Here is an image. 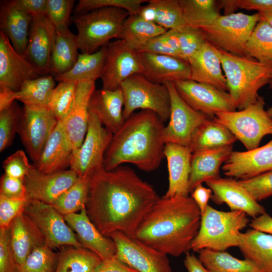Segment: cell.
<instances>
[{"label":"cell","mask_w":272,"mask_h":272,"mask_svg":"<svg viewBox=\"0 0 272 272\" xmlns=\"http://www.w3.org/2000/svg\"><path fill=\"white\" fill-rule=\"evenodd\" d=\"M159 198L153 187L129 167L120 165L111 171L103 167L90 178L86 210L104 236L119 231L133 238Z\"/></svg>","instance_id":"6da1fadb"},{"label":"cell","mask_w":272,"mask_h":272,"mask_svg":"<svg viewBox=\"0 0 272 272\" xmlns=\"http://www.w3.org/2000/svg\"><path fill=\"white\" fill-rule=\"evenodd\" d=\"M201 217L191 196L159 197L133 238L165 254L178 257L191 249Z\"/></svg>","instance_id":"7a4b0ae2"},{"label":"cell","mask_w":272,"mask_h":272,"mask_svg":"<svg viewBox=\"0 0 272 272\" xmlns=\"http://www.w3.org/2000/svg\"><path fill=\"white\" fill-rule=\"evenodd\" d=\"M165 126L152 111L132 114L113 134L104 156V168L111 171L127 163L147 172L157 169L165 157Z\"/></svg>","instance_id":"3957f363"},{"label":"cell","mask_w":272,"mask_h":272,"mask_svg":"<svg viewBox=\"0 0 272 272\" xmlns=\"http://www.w3.org/2000/svg\"><path fill=\"white\" fill-rule=\"evenodd\" d=\"M216 49L236 109L241 110L255 103L260 97L259 90L272 81V66Z\"/></svg>","instance_id":"277c9868"},{"label":"cell","mask_w":272,"mask_h":272,"mask_svg":"<svg viewBox=\"0 0 272 272\" xmlns=\"http://www.w3.org/2000/svg\"><path fill=\"white\" fill-rule=\"evenodd\" d=\"M249 224L247 215L242 211H221L208 205L201 215L200 228L191 249L194 252L205 248L225 251L238 247L240 231Z\"/></svg>","instance_id":"5b68a950"},{"label":"cell","mask_w":272,"mask_h":272,"mask_svg":"<svg viewBox=\"0 0 272 272\" xmlns=\"http://www.w3.org/2000/svg\"><path fill=\"white\" fill-rule=\"evenodd\" d=\"M129 14L116 7H106L76 14L73 18L81 53L92 54L114 38L120 39L123 23Z\"/></svg>","instance_id":"8992f818"},{"label":"cell","mask_w":272,"mask_h":272,"mask_svg":"<svg viewBox=\"0 0 272 272\" xmlns=\"http://www.w3.org/2000/svg\"><path fill=\"white\" fill-rule=\"evenodd\" d=\"M260 20L259 12L252 15L233 13L221 15L212 25L199 29L206 41L215 48L246 57V43Z\"/></svg>","instance_id":"52a82bcc"},{"label":"cell","mask_w":272,"mask_h":272,"mask_svg":"<svg viewBox=\"0 0 272 272\" xmlns=\"http://www.w3.org/2000/svg\"><path fill=\"white\" fill-rule=\"evenodd\" d=\"M124 98L125 120L137 109L152 111L164 122L169 119L171 101L165 85L153 83L142 74L134 75L120 86Z\"/></svg>","instance_id":"ba28073f"},{"label":"cell","mask_w":272,"mask_h":272,"mask_svg":"<svg viewBox=\"0 0 272 272\" xmlns=\"http://www.w3.org/2000/svg\"><path fill=\"white\" fill-rule=\"evenodd\" d=\"M258 100L241 110L216 113L213 119L225 125L247 150L257 148L262 139L272 134V119Z\"/></svg>","instance_id":"9c48e42d"},{"label":"cell","mask_w":272,"mask_h":272,"mask_svg":"<svg viewBox=\"0 0 272 272\" xmlns=\"http://www.w3.org/2000/svg\"><path fill=\"white\" fill-rule=\"evenodd\" d=\"M112 137L113 134L103 127L97 116L89 113L85 138L81 147L72 152L70 169L78 177L90 178L103 167L104 156Z\"/></svg>","instance_id":"30bf717a"},{"label":"cell","mask_w":272,"mask_h":272,"mask_svg":"<svg viewBox=\"0 0 272 272\" xmlns=\"http://www.w3.org/2000/svg\"><path fill=\"white\" fill-rule=\"evenodd\" d=\"M116 248L115 257L139 272H172L167 255L116 231L110 235Z\"/></svg>","instance_id":"8fae6325"},{"label":"cell","mask_w":272,"mask_h":272,"mask_svg":"<svg viewBox=\"0 0 272 272\" xmlns=\"http://www.w3.org/2000/svg\"><path fill=\"white\" fill-rule=\"evenodd\" d=\"M58 123L49 107L24 105L18 133L31 159L36 162Z\"/></svg>","instance_id":"7c38bea8"},{"label":"cell","mask_w":272,"mask_h":272,"mask_svg":"<svg viewBox=\"0 0 272 272\" xmlns=\"http://www.w3.org/2000/svg\"><path fill=\"white\" fill-rule=\"evenodd\" d=\"M143 67L138 51L123 40L117 39L106 46L104 64L101 79L102 89L115 90L130 77L142 74Z\"/></svg>","instance_id":"4fadbf2b"},{"label":"cell","mask_w":272,"mask_h":272,"mask_svg":"<svg viewBox=\"0 0 272 272\" xmlns=\"http://www.w3.org/2000/svg\"><path fill=\"white\" fill-rule=\"evenodd\" d=\"M24 212L36 224L44 237L45 244L51 248L66 246L83 247L63 216L51 205L29 200Z\"/></svg>","instance_id":"5bb4252c"},{"label":"cell","mask_w":272,"mask_h":272,"mask_svg":"<svg viewBox=\"0 0 272 272\" xmlns=\"http://www.w3.org/2000/svg\"><path fill=\"white\" fill-rule=\"evenodd\" d=\"M165 85L170 96L171 109L169 122L165 126V143H172L189 147L196 128L210 118L191 108L180 96L173 82Z\"/></svg>","instance_id":"9a60e30c"},{"label":"cell","mask_w":272,"mask_h":272,"mask_svg":"<svg viewBox=\"0 0 272 272\" xmlns=\"http://www.w3.org/2000/svg\"><path fill=\"white\" fill-rule=\"evenodd\" d=\"M182 99L193 109L213 118L218 112L236 110L229 93L191 80L173 82Z\"/></svg>","instance_id":"2e32d148"},{"label":"cell","mask_w":272,"mask_h":272,"mask_svg":"<svg viewBox=\"0 0 272 272\" xmlns=\"http://www.w3.org/2000/svg\"><path fill=\"white\" fill-rule=\"evenodd\" d=\"M78 178L71 169L45 174L32 165L24 179L26 196L29 200L51 205L71 187Z\"/></svg>","instance_id":"e0dca14e"},{"label":"cell","mask_w":272,"mask_h":272,"mask_svg":"<svg viewBox=\"0 0 272 272\" xmlns=\"http://www.w3.org/2000/svg\"><path fill=\"white\" fill-rule=\"evenodd\" d=\"M43 76L25 57L12 46L0 31V90L18 91L28 80Z\"/></svg>","instance_id":"ac0fdd59"},{"label":"cell","mask_w":272,"mask_h":272,"mask_svg":"<svg viewBox=\"0 0 272 272\" xmlns=\"http://www.w3.org/2000/svg\"><path fill=\"white\" fill-rule=\"evenodd\" d=\"M24 56L42 76L51 75L55 29L45 16L33 17Z\"/></svg>","instance_id":"d6986e66"},{"label":"cell","mask_w":272,"mask_h":272,"mask_svg":"<svg viewBox=\"0 0 272 272\" xmlns=\"http://www.w3.org/2000/svg\"><path fill=\"white\" fill-rule=\"evenodd\" d=\"M222 170L226 176L241 180L272 171V140L252 150L232 151L224 162Z\"/></svg>","instance_id":"ffe728a7"},{"label":"cell","mask_w":272,"mask_h":272,"mask_svg":"<svg viewBox=\"0 0 272 272\" xmlns=\"http://www.w3.org/2000/svg\"><path fill=\"white\" fill-rule=\"evenodd\" d=\"M213 191L211 199L218 205L226 203L231 211H239L255 218L266 212L249 192L235 178H220L207 181Z\"/></svg>","instance_id":"44dd1931"},{"label":"cell","mask_w":272,"mask_h":272,"mask_svg":"<svg viewBox=\"0 0 272 272\" xmlns=\"http://www.w3.org/2000/svg\"><path fill=\"white\" fill-rule=\"evenodd\" d=\"M95 90L94 81L78 82L73 106L66 116L60 121L73 151L81 147L85 138L89 116V103Z\"/></svg>","instance_id":"7402d4cb"},{"label":"cell","mask_w":272,"mask_h":272,"mask_svg":"<svg viewBox=\"0 0 272 272\" xmlns=\"http://www.w3.org/2000/svg\"><path fill=\"white\" fill-rule=\"evenodd\" d=\"M143 67L142 75L151 82L163 84L178 80H190L188 61L170 55L139 52Z\"/></svg>","instance_id":"603a6c76"},{"label":"cell","mask_w":272,"mask_h":272,"mask_svg":"<svg viewBox=\"0 0 272 272\" xmlns=\"http://www.w3.org/2000/svg\"><path fill=\"white\" fill-rule=\"evenodd\" d=\"M32 20L19 0L1 1L0 31L7 36L14 49L22 55L27 48Z\"/></svg>","instance_id":"cb8c5ba5"},{"label":"cell","mask_w":272,"mask_h":272,"mask_svg":"<svg viewBox=\"0 0 272 272\" xmlns=\"http://www.w3.org/2000/svg\"><path fill=\"white\" fill-rule=\"evenodd\" d=\"M67 225L77 234L83 247L97 254L102 260L114 257L116 252L113 240L102 235L89 218L86 208L79 213L63 216Z\"/></svg>","instance_id":"d4e9b609"},{"label":"cell","mask_w":272,"mask_h":272,"mask_svg":"<svg viewBox=\"0 0 272 272\" xmlns=\"http://www.w3.org/2000/svg\"><path fill=\"white\" fill-rule=\"evenodd\" d=\"M192 154L188 147L172 143L165 144L164 157L167 162L169 185L164 197L188 196Z\"/></svg>","instance_id":"484cf974"},{"label":"cell","mask_w":272,"mask_h":272,"mask_svg":"<svg viewBox=\"0 0 272 272\" xmlns=\"http://www.w3.org/2000/svg\"><path fill=\"white\" fill-rule=\"evenodd\" d=\"M124 98L120 88L95 90L89 103V112L95 114L102 124L113 134L123 124Z\"/></svg>","instance_id":"4316f807"},{"label":"cell","mask_w":272,"mask_h":272,"mask_svg":"<svg viewBox=\"0 0 272 272\" xmlns=\"http://www.w3.org/2000/svg\"><path fill=\"white\" fill-rule=\"evenodd\" d=\"M9 235L11 247L18 267L34 249L45 244L41 231L24 212L12 222Z\"/></svg>","instance_id":"83f0119b"},{"label":"cell","mask_w":272,"mask_h":272,"mask_svg":"<svg viewBox=\"0 0 272 272\" xmlns=\"http://www.w3.org/2000/svg\"><path fill=\"white\" fill-rule=\"evenodd\" d=\"M192 81L228 91L222 64L215 47L206 42L194 54L188 58Z\"/></svg>","instance_id":"f1b7e54d"},{"label":"cell","mask_w":272,"mask_h":272,"mask_svg":"<svg viewBox=\"0 0 272 272\" xmlns=\"http://www.w3.org/2000/svg\"><path fill=\"white\" fill-rule=\"evenodd\" d=\"M72 151L62 122L58 121L39 159L33 165L39 171L45 174L64 170L65 167L70 166Z\"/></svg>","instance_id":"f546056e"},{"label":"cell","mask_w":272,"mask_h":272,"mask_svg":"<svg viewBox=\"0 0 272 272\" xmlns=\"http://www.w3.org/2000/svg\"><path fill=\"white\" fill-rule=\"evenodd\" d=\"M233 146L192 153L189 179L190 193L199 184L219 179L220 168L233 151Z\"/></svg>","instance_id":"4dcf8cb0"},{"label":"cell","mask_w":272,"mask_h":272,"mask_svg":"<svg viewBox=\"0 0 272 272\" xmlns=\"http://www.w3.org/2000/svg\"><path fill=\"white\" fill-rule=\"evenodd\" d=\"M138 14L167 30L182 32L189 27L184 19L179 0L148 1Z\"/></svg>","instance_id":"1f68e13d"},{"label":"cell","mask_w":272,"mask_h":272,"mask_svg":"<svg viewBox=\"0 0 272 272\" xmlns=\"http://www.w3.org/2000/svg\"><path fill=\"white\" fill-rule=\"evenodd\" d=\"M240 250L253 261L260 272H272V235L253 229L241 233Z\"/></svg>","instance_id":"d6a6232c"},{"label":"cell","mask_w":272,"mask_h":272,"mask_svg":"<svg viewBox=\"0 0 272 272\" xmlns=\"http://www.w3.org/2000/svg\"><path fill=\"white\" fill-rule=\"evenodd\" d=\"M77 35L69 29L55 30L51 56V75L64 74L76 63L79 54Z\"/></svg>","instance_id":"836d02e7"},{"label":"cell","mask_w":272,"mask_h":272,"mask_svg":"<svg viewBox=\"0 0 272 272\" xmlns=\"http://www.w3.org/2000/svg\"><path fill=\"white\" fill-rule=\"evenodd\" d=\"M237 140L223 124L209 118L193 133L189 148L192 153L232 145Z\"/></svg>","instance_id":"e575fe53"},{"label":"cell","mask_w":272,"mask_h":272,"mask_svg":"<svg viewBox=\"0 0 272 272\" xmlns=\"http://www.w3.org/2000/svg\"><path fill=\"white\" fill-rule=\"evenodd\" d=\"M167 31L138 14L129 15L123 23L120 39L139 52L150 41Z\"/></svg>","instance_id":"d590c367"},{"label":"cell","mask_w":272,"mask_h":272,"mask_svg":"<svg viewBox=\"0 0 272 272\" xmlns=\"http://www.w3.org/2000/svg\"><path fill=\"white\" fill-rule=\"evenodd\" d=\"M107 46V45H106ZM106 46L92 54H79L74 66L68 72L54 76L59 82H80L101 78L106 52Z\"/></svg>","instance_id":"8d00e7d4"},{"label":"cell","mask_w":272,"mask_h":272,"mask_svg":"<svg viewBox=\"0 0 272 272\" xmlns=\"http://www.w3.org/2000/svg\"><path fill=\"white\" fill-rule=\"evenodd\" d=\"M197 252L199 259L210 272H260L251 260L238 259L225 251L205 248Z\"/></svg>","instance_id":"74e56055"},{"label":"cell","mask_w":272,"mask_h":272,"mask_svg":"<svg viewBox=\"0 0 272 272\" xmlns=\"http://www.w3.org/2000/svg\"><path fill=\"white\" fill-rule=\"evenodd\" d=\"M102 260L95 253L84 247L66 246L58 253L55 272H94Z\"/></svg>","instance_id":"f35d334b"},{"label":"cell","mask_w":272,"mask_h":272,"mask_svg":"<svg viewBox=\"0 0 272 272\" xmlns=\"http://www.w3.org/2000/svg\"><path fill=\"white\" fill-rule=\"evenodd\" d=\"M179 2L185 21L192 28L206 27L221 16L219 1L179 0Z\"/></svg>","instance_id":"ab89813d"},{"label":"cell","mask_w":272,"mask_h":272,"mask_svg":"<svg viewBox=\"0 0 272 272\" xmlns=\"http://www.w3.org/2000/svg\"><path fill=\"white\" fill-rule=\"evenodd\" d=\"M55 87V79L52 75L29 80L25 82L17 92L16 100L24 105L49 107Z\"/></svg>","instance_id":"60d3db41"},{"label":"cell","mask_w":272,"mask_h":272,"mask_svg":"<svg viewBox=\"0 0 272 272\" xmlns=\"http://www.w3.org/2000/svg\"><path fill=\"white\" fill-rule=\"evenodd\" d=\"M246 57L272 66V27L261 19L253 30L245 46Z\"/></svg>","instance_id":"b9f144b4"},{"label":"cell","mask_w":272,"mask_h":272,"mask_svg":"<svg viewBox=\"0 0 272 272\" xmlns=\"http://www.w3.org/2000/svg\"><path fill=\"white\" fill-rule=\"evenodd\" d=\"M90 188V178L78 177L76 182L51 205L63 216L86 208Z\"/></svg>","instance_id":"7bdbcfd3"},{"label":"cell","mask_w":272,"mask_h":272,"mask_svg":"<svg viewBox=\"0 0 272 272\" xmlns=\"http://www.w3.org/2000/svg\"><path fill=\"white\" fill-rule=\"evenodd\" d=\"M58 253L46 244L34 249L18 267V272H55Z\"/></svg>","instance_id":"ee69618b"},{"label":"cell","mask_w":272,"mask_h":272,"mask_svg":"<svg viewBox=\"0 0 272 272\" xmlns=\"http://www.w3.org/2000/svg\"><path fill=\"white\" fill-rule=\"evenodd\" d=\"M78 82L61 81L52 92L49 108L58 121L68 114L74 102Z\"/></svg>","instance_id":"f6af8a7d"},{"label":"cell","mask_w":272,"mask_h":272,"mask_svg":"<svg viewBox=\"0 0 272 272\" xmlns=\"http://www.w3.org/2000/svg\"><path fill=\"white\" fill-rule=\"evenodd\" d=\"M14 102L8 108L0 111V151L2 152L12 143L22 113Z\"/></svg>","instance_id":"bcb514c9"},{"label":"cell","mask_w":272,"mask_h":272,"mask_svg":"<svg viewBox=\"0 0 272 272\" xmlns=\"http://www.w3.org/2000/svg\"><path fill=\"white\" fill-rule=\"evenodd\" d=\"M147 0H80L76 5V14L88 12L94 10L106 8L116 7L124 9L129 15L139 14L143 4Z\"/></svg>","instance_id":"7dc6e473"},{"label":"cell","mask_w":272,"mask_h":272,"mask_svg":"<svg viewBox=\"0 0 272 272\" xmlns=\"http://www.w3.org/2000/svg\"><path fill=\"white\" fill-rule=\"evenodd\" d=\"M74 0H47L46 17L55 30L69 29Z\"/></svg>","instance_id":"c3c4849f"},{"label":"cell","mask_w":272,"mask_h":272,"mask_svg":"<svg viewBox=\"0 0 272 272\" xmlns=\"http://www.w3.org/2000/svg\"><path fill=\"white\" fill-rule=\"evenodd\" d=\"M29 201L27 196L8 197L0 195V228H8L12 222L24 212Z\"/></svg>","instance_id":"681fc988"},{"label":"cell","mask_w":272,"mask_h":272,"mask_svg":"<svg viewBox=\"0 0 272 272\" xmlns=\"http://www.w3.org/2000/svg\"><path fill=\"white\" fill-rule=\"evenodd\" d=\"M239 181L257 202L272 195V171Z\"/></svg>","instance_id":"f907efd6"},{"label":"cell","mask_w":272,"mask_h":272,"mask_svg":"<svg viewBox=\"0 0 272 272\" xmlns=\"http://www.w3.org/2000/svg\"><path fill=\"white\" fill-rule=\"evenodd\" d=\"M178 40L182 58L187 61L206 42L200 29L190 27L184 31H178Z\"/></svg>","instance_id":"816d5d0a"},{"label":"cell","mask_w":272,"mask_h":272,"mask_svg":"<svg viewBox=\"0 0 272 272\" xmlns=\"http://www.w3.org/2000/svg\"><path fill=\"white\" fill-rule=\"evenodd\" d=\"M31 165L22 150L17 151L6 159L3 163V168L5 174L23 180Z\"/></svg>","instance_id":"f5cc1de1"},{"label":"cell","mask_w":272,"mask_h":272,"mask_svg":"<svg viewBox=\"0 0 272 272\" xmlns=\"http://www.w3.org/2000/svg\"><path fill=\"white\" fill-rule=\"evenodd\" d=\"M10 242L9 227L0 228V272H18Z\"/></svg>","instance_id":"db71d44e"},{"label":"cell","mask_w":272,"mask_h":272,"mask_svg":"<svg viewBox=\"0 0 272 272\" xmlns=\"http://www.w3.org/2000/svg\"><path fill=\"white\" fill-rule=\"evenodd\" d=\"M0 195L8 197L27 196L24 180L4 174L1 178Z\"/></svg>","instance_id":"11a10c76"},{"label":"cell","mask_w":272,"mask_h":272,"mask_svg":"<svg viewBox=\"0 0 272 272\" xmlns=\"http://www.w3.org/2000/svg\"><path fill=\"white\" fill-rule=\"evenodd\" d=\"M139 52H146L180 58L176 51L168 44L163 34L152 39Z\"/></svg>","instance_id":"9f6ffc18"},{"label":"cell","mask_w":272,"mask_h":272,"mask_svg":"<svg viewBox=\"0 0 272 272\" xmlns=\"http://www.w3.org/2000/svg\"><path fill=\"white\" fill-rule=\"evenodd\" d=\"M237 9L256 10L259 13L272 11V0H234Z\"/></svg>","instance_id":"6f0895ef"},{"label":"cell","mask_w":272,"mask_h":272,"mask_svg":"<svg viewBox=\"0 0 272 272\" xmlns=\"http://www.w3.org/2000/svg\"><path fill=\"white\" fill-rule=\"evenodd\" d=\"M94 272H139L120 261L115 256L110 259L102 260Z\"/></svg>","instance_id":"680465c9"},{"label":"cell","mask_w":272,"mask_h":272,"mask_svg":"<svg viewBox=\"0 0 272 272\" xmlns=\"http://www.w3.org/2000/svg\"><path fill=\"white\" fill-rule=\"evenodd\" d=\"M213 191L211 188H206L201 184L198 185L191 192V197L194 200L200 210L201 215L206 211L208 202L211 198Z\"/></svg>","instance_id":"91938a15"},{"label":"cell","mask_w":272,"mask_h":272,"mask_svg":"<svg viewBox=\"0 0 272 272\" xmlns=\"http://www.w3.org/2000/svg\"><path fill=\"white\" fill-rule=\"evenodd\" d=\"M19 2L32 18L46 16L47 0H19Z\"/></svg>","instance_id":"94428289"},{"label":"cell","mask_w":272,"mask_h":272,"mask_svg":"<svg viewBox=\"0 0 272 272\" xmlns=\"http://www.w3.org/2000/svg\"><path fill=\"white\" fill-rule=\"evenodd\" d=\"M249 225L252 229L272 235V217L266 212L252 219Z\"/></svg>","instance_id":"6125c7cd"},{"label":"cell","mask_w":272,"mask_h":272,"mask_svg":"<svg viewBox=\"0 0 272 272\" xmlns=\"http://www.w3.org/2000/svg\"><path fill=\"white\" fill-rule=\"evenodd\" d=\"M184 265L187 272H210L194 254L185 253Z\"/></svg>","instance_id":"be15d7a7"},{"label":"cell","mask_w":272,"mask_h":272,"mask_svg":"<svg viewBox=\"0 0 272 272\" xmlns=\"http://www.w3.org/2000/svg\"><path fill=\"white\" fill-rule=\"evenodd\" d=\"M16 91L0 90V111L8 108L16 100Z\"/></svg>","instance_id":"e7e4bbea"},{"label":"cell","mask_w":272,"mask_h":272,"mask_svg":"<svg viewBox=\"0 0 272 272\" xmlns=\"http://www.w3.org/2000/svg\"><path fill=\"white\" fill-rule=\"evenodd\" d=\"M259 13L261 15V19L267 22L272 27V11Z\"/></svg>","instance_id":"03108f58"},{"label":"cell","mask_w":272,"mask_h":272,"mask_svg":"<svg viewBox=\"0 0 272 272\" xmlns=\"http://www.w3.org/2000/svg\"><path fill=\"white\" fill-rule=\"evenodd\" d=\"M270 84H271L272 85V81L270 83ZM268 115L269 116V117H270V118L272 119V107L268 108V110L266 111Z\"/></svg>","instance_id":"003e7915"}]
</instances>
